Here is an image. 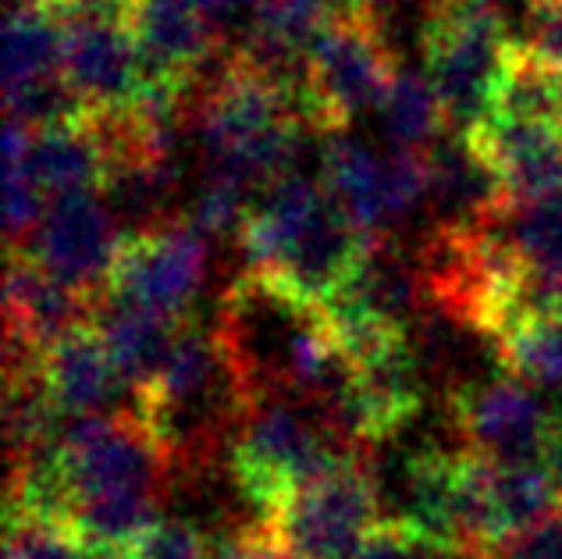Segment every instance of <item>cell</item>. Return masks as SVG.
<instances>
[{
  "label": "cell",
  "mask_w": 562,
  "mask_h": 559,
  "mask_svg": "<svg viewBox=\"0 0 562 559\" xmlns=\"http://www.w3.org/2000/svg\"><path fill=\"white\" fill-rule=\"evenodd\" d=\"M214 335L254 403L285 395L328 414L357 371L324 303L268 271L246 268L225 289Z\"/></svg>",
  "instance_id": "6da1fadb"
},
{
  "label": "cell",
  "mask_w": 562,
  "mask_h": 559,
  "mask_svg": "<svg viewBox=\"0 0 562 559\" xmlns=\"http://www.w3.org/2000/svg\"><path fill=\"white\" fill-rule=\"evenodd\" d=\"M381 243L352 225L324 182L300 171L281 175L260 193L239 228L246 268L268 271L314 300H328Z\"/></svg>",
  "instance_id": "7a4b0ae2"
},
{
  "label": "cell",
  "mask_w": 562,
  "mask_h": 559,
  "mask_svg": "<svg viewBox=\"0 0 562 559\" xmlns=\"http://www.w3.org/2000/svg\"><path fill=\"white\" fill-rule=\"evenodd\" d=\"M360 446L328 421V414L285 395H263L246 410V417L228 446V470L235 489L257 510V521L274 513L303 484L331 474Z\"/></svg>",
  "instance_id": "3957f363"
},
{
  "label": "cell",
  "mask_w": 562,
  "mask_h": 559,
  "mask_svg": "<svg viewBox=\"0 0 562 559\" xmlns=\"http://www.w3.org/2000/svg\"><path fill=\"white\" fill-rule=\"evenodd\" d=\"M513 40L498 0H427L424 68L452 132H467L492 111Z\"/></svg>",
  "instance_id": "277c9868"
},
{
  "label": "cell",
  "mask_w": 562,
  "mask_h": 559,
  "mask_svg": "<svg viewBox=\"0 0 562 559\" xmlns=\"http://www.w3.org/2000/svg\"><path fill=\"white\" fill-rule=\"evenodd\" d=\"M395 54L374 11H342L310 51L300 90V111L314 132H346L360 114L378 111L395 79Z\"/></svg>",
  "instance_id": "5b68a950"
},
{
  "label": "cell",
  "mask_w": 562,
  "mask_h": 559,
  "mask_svg": "<svg viewBox=\"0 0 562 559\" xmlns=\"http://www.w3.org/2000/svg\"><path fill=\"white\" fill-rule=\"evenodd\" d=\"M378 521L374 478L360 456H352L331 474L292 492L257 524L285 559H346Z\"/></svg>",
  "instance_id": "8992f818"
},
{
  "label": "cell",
  "mask_w": 562,
  "mask_h": 559,
  "mask_svg": "<svg viewBox=\"0 0 562 559\" xmlns=\"http://www.w3.org/2000/svg\"><path fill=\"white\" fill-rule=\"evenodd\" d=\"M71 495L93 492H154L171 478L168 456L146 432L136 410L65 421L47 449Z\"/></svg>",
  "instance_id": "52a82bcc"
},
{
  "label": "cell",
  "mask_w": 562,
  "mask_h": 559,
  "mask_svg": "<svg viewBox=\"0 0 562 559\" xmlns=\"http://www.w3.org/2000/svg\"><path fill=\"white\" fill-rule=\"evenodd\" d=\"M206 257H211V235L186 217L125 232L103 297L186 321L192 317V303L203 289Z\"/></svg>",
  "instance_id": "ba28073f"
},
{
  "label": "cell",
  "mask_w": 562,
  "mask_h": 559,
  "mask_svg": "<svg viewBox=\"0 0 562 559\" xmlns=\"http://www.w3.org/2000/svg\"><path fill=\"white\" fill-rule=\"evenodd\" d=\"M449 421L463 449L492 463H535L559 424L549 403L520 374L502 371L449 392Z\"/></svg>",
  "instance_id": "9c48e42d"
},
{
  "label": "cell",
  "mask_w": 562,
  "mask_h": 559,
  "mask_svg": "<svg viewBox=\"0 0 562 559\" xmlns=\"http://www.w3.org/2000/svg\"><path fill=\"white\" fill-rule=\"evenodd\" d=\"M125 232L100 193L50 200L33 239L19 246L54 278L100 300Z\"/></svg>",
  "instance_id": "30bf717a"
},
{
  "label": "cell",
  "mask_w": 562,
  "mask_h": 559,
  "mask_svg": "<svg viewBox=\"0 0 562 559\" xmlns=\"http://www.w3.org/2000/svg\"><path fill=\"white\" fill-rule=\"evenodd\" d=\"M473 154L487 160L509 200H549L562 197V122L513 114H484L463 132Z\"/></svg>",
  "instance_id": "8fae6325"
},
{
  "label": "cell",
  "mask_w": 562,
  "mask_h": 559,
  "mask_svg": "<svg viewBox=\"0 0 562 559\" xmlns=\"http://www.w3.org/2000/svg\"><path fill=\"white\" fill-rule=\"evenodd\" d=\"M40 378L65 421L136 410V395L128 392L122 374H117L93 317L43 349Z\"/></svg>",
  "instance_id": "7c38bea8"
},
{
  "label": "cell",
  "mask_w": 562,
  "mask_h": 559,
  "mask_svg": "<svg viewBox=\"0 0 562 559\" xmlns=\"http://www.w3.org/2000/svg\"><path fill=\"white\" fill-rule=\"evenodd\" d=\"M93 311V297L54 278L22 249H8L4 349H25L43 357V349L57 343L65 332L82 325V321H90Z\"/></svg>",
  "instance_id": "4fadbf2b"
},
{
  "label": "cell",
  "mask_w": 562,
  "mask_h": 559,
  "mask_svg": "<svg viewBox=\"0 0 562 559\" xmlns=\"http://www.w3.org/2000/svg\"><path fill=\"white\" fill-rule=\"evenodd\" d=\"M4 139H14L22 146L25 165L47 200L103 193V186H108L111 157L90 114L36 132L8 122Z\"/></svg>",
  "instance_id": "5bb4252c"
},
{
  "label": "cell",
  "mask_w": 562,
  "mask_h": 559,
  "mask_svg": "<svg viewBox=\"0 0 562 559\" xmlns=\"http://www.w3.org/2000/svg\"><path fill=\"white\" fill-rule=\"evenodd\" d=\"M321 182L367 239L389 243V232L395 225H403L392 189L389 157L374 154L371 146L346 136V132L324 136Z\"/></svg>",
  "instance_id": "9a60e30c"
},
{
  "label": "cell",
  "mask_w": 562,
  "mask_h": 559,
  "mask_svg": "<svg viewBox=\"0 0 562 559\" xmlns=\"http://www.w3.org/2000/svg\"><path fill=\"white\" fill-rule=\"evenodd\" d=\"M136 25L143 62L150 76H168L196 86V79L214 62L225 40L206 22V14L189 8L186 0H136Z\"/></svg>",
  "instance_id": "2e32d148"
},
{
  "label": "cell",
  "mask_w": 562,
  "mask_h": 559,
  "mask_svg": "<svg viewBox=\"0 0 562 559\" xmlns=\"http://www.w3.org/2000/svg\"><path fill=\"white\" fill-rule=\"evenodd\" d=\"M427 168H431L427 200H431L438 225H481L509 203L498 175L487 168L481 154H473L463 132L441 139L427 154Z\"/></svg>",
  "instance_id": "e0dca14e"
},
{
  "label": "cell",
  "mask_w": 562,
  "mask_h": 559,
  "mask_svg": "<svg viewBox=\"0 0 562 559\" xmlns=\"http://www.w3.org/2000/svg\"><path fill=\"white\" fill-rule=\"evenodd\" d=\"M93 321L132 395H139L154 381L175 343V332L182 325V321H171L165 314L143 311V306L132 303H117L108 297L97 300Z\"/></svg>",
  "instance_id": "ac0fdd59"
},
{
  "label": "cell",
  "mask_w": 562,
  "mask_h": 559,
  "mask_svg": "<svg viewBox=\"0 0 562 559\" xmlns=\"http://www.w3.org/2000/svg\"><path fill=\"white\" fill-rule=\"evenodd\" d=\"M65 29L43 0L8 4L4 25V93L65 76Z\"/></svg>",
  "instance_id": "d6986e66"
},
{
  "label": "cell",
  "mask_w": 562,
  "mask_h": 559,
  "mask_svg": "<svg viewBox=\"0 0 562 559\" xmlns=\"http://www.w3.org/2000/svg\"><path fill=\"white\" fill-rule=\"evenodd\" d=\"M460 467L463 449H420L406 467V521L431 538L460 541Z\"/></svg>",
  "instance_id": "ffe728a7"
},
{
  "label": "cell",
  "mask_w": 562,
  "mask_h": 559,
  "mask_svg": "<svg viewBox=\"0 0 562 559\" xmlns=\"http://www.w3.org/2000/svg\"><path fill=\"white\" fill-rule=\"evenodd\" d=\"M378 114H381L384 139L392 143V150L431 154L452 132L431 79L417 76V71H409V68L395 71Z\"/></svg>",
  "instance_id": "44dd1931"
},
{
  "label": "cell",
  "mask_w": 562,
  "mask_h": 559,
  "mask_svg": "<svg viewBox=\"0 0 562 559\" xmlns=\"http://www.w3.org/2000/svg\"><path fill=\"white\" fill-rule=\"evenodd\" d=\"M157 521L154 492H93L76 495L65 527L86 549H128Z\"/></svg>",
  "instance_id": "7402d4cb"
},
{
  "label": "cell",
  "mask_w": 562,
  "mask_h": 559,
  "mask_svg": "<svg viewBox=\"0 0 562 559\" xmlns=\"http://www.w3.org/2000/svg\"><path fill=\"white\" fill-rule=\"evenodd\" d=\"M562 506V489L552 470L535 463H495V527L498 541L524 532ZM495 541V546H498ZM492 546V549H495Z\"/></svg>",
  "instance_id": "603a6c76"
},
{
  "label": "cell",
  "mask_w": 562,
  "mask_h": 559,
  "mask_svg": "<svg viewBox=\"0 0 562 559\" xmlns=\"http://www.w3.org/2000/svg\"><path fill=\"white\" fill-rule=\"evenodd\" d=\"M492 111L513 114V118L562 122V71L541 65L538 57H530L524 43H513L506 76L498 82Z\"/></svg>",
  "instance_id": "cb8c5ba5"
},
{
  "label": "cell",
  "mask_w": 562,
  "mask_h": 559,
  "mask_svg": "<svg viewBox=\"0 0 562 559\" xmlns=\"http://www.w3.org/2000/svg\"><path fill=\"white\" fill-rule=\"evenodd\" d=\"M4 559H86V546L68 527L8 513Z\"/></svg>",
  "instance_id": "d4e9b609"
},
{
  "label": "cell",
  "mask_w": 562,
  "mask_h": 559,
  "mask_svg": "<svg viewBox=\"0 0 562 559\" xmlns=\"http://www.w3.org/2000/svg\"><path fill=\"white\" fill-rule=\"evenodd\" d=\"M128 559H214V546L192 524L160 517L132 541Z\"/></svg>",
  "instance_id": "484cf974"
},
{
  "label": "cell",
  "mask_w": 562,
  "mask_h": 559,
  "mask_svg": "<svg viewBox=\"0 0 562 559\" xmlns=\"http://www.w3.org/2000/svg\"><path fill=\"white\" fill-rule=\"evenodd\" d=\"M484 559H562V506L524 532L502 538Z\"/></svg>",
  "instance_id": "4316f807"
},
{
  "label": "cell",
  "mask_w": 562,
  "mask_h": 559,
  "mask_svg": "<svg viewBox=\"0 0 562 559\" xmlns=\"http://www.w3.org/2000/svg\"><path fill=\"white\" fill-rule=\"evenodd\" d=\"M520 43L541 65L562 71V0H530L527 36Z\"/></svg>",
  "instance_id": "83f0119b"
},
{
  "label": "cell",
  "mask_w": 562,
  "mask_h": 559,
  "mask_svg": "<svg viewBox=\"0 0 562 559\" xmlns=\"http://www.w3.org/2000/svg\"><path fill=\"white\" fill-rule=\"evenodd\" d=\"M417 527L406 517H381L346 559H409Z\"/></svg>",
  "instance_id": "f1b7e54d"
}]
</instances>
